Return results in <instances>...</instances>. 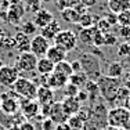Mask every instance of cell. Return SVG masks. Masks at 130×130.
<instances>
[{"label":"cell","mask_w":130,"mask_h":130,"mask_svg":"<svg viewBox=\"0 0 130 130\" xmlns=\"http://www.w3.org/2000/svg\"><path fill=\"white\" fill-rule=\"evenodd\" d=\"M80 67H82V72L86 75V78L91 82H97L98 79L103 76L101 73V65L98 57H95L91 53H83L79 58Z\"/></svg>","instance_id":"6da1fadb"},{"label":"cell","mask_w":130,"mask_h":130,"mask_svg":"<svg viewBox=\"0 0 130 130\" xmlns=\"http://www.w3.org/2000/svg\"><path fill=\"white\" fill-rule=\"evenodd\" d=\"M107 122L109 127H127L130 123V111L122 105L112 108L107 113Z\"/></svg>","instance_id":"7a4b0ae2"},{"label":"cell","mask_w":130,"mask_h":130,"mask_svg":"<svg viewBox=\"0 0 130 130\" xmlns=\"http://www.w3.org/2000/svg\"><path fill=\"white\" fill-rule=\"evenodd\" d=\"M13 91L18 97H22L25 100H36V93H38V85L32 82L29 78L20 76L18 80L14 83Z\"/></svg>","instance_id":"3957f363"},{"label":"cell","mask_w":130,"mask_h":130,"mask_svg":"<svg viewBox=\"0 0 130 130\" xmlns=\"http://www.w3.org/2000/svg\"><path fill=\"white\" fill-rule=\"evenodd\" d=\"M53 42H54V44L57 46V47H60V48H62L64 51L69 53L76 47V44H78V35L71 29H62L54 38Z\"/></svg>","instance_id":"277c9868"},{"label":"cell","mask_w":130,"mask_h":130,"mask_svg":"<svg viewBox=\"0 0 130 130\" xmlns=\"http://www.w3.org/2000/svg\"><path fill=\"white\" fill-rule=\"evenodd\" d=\"M95 83H97L98 90H100V93L103 94L104 98H107V100H115L116 98V93L119 90V85H120L119 79L101 76Z\"/></svg>","instance_id":"5b68a950"},{"label":"cell","mask_w":130,"mask_h":130,"mask_svg":"<svg viewBox=\"0 0 130 130\" xmlns=\"http://www.w3.org/2000/svg\"><path fill=\"white\" fill-rule=\"evenodd\" d=\"M36 64H38V57L33 55L30 51H28V53H21V54H18L14 67L18 69L20 73L21 72L32 73L36 71Z\"/></svg>","instance_id":"8992f818"},{"label":"cell","mask_w":130,"mask_h":130,"mask_svg":"<svg viewBox=\"0 0 130 130\" xmlns=\"http://www.w3.org/2000/svg\"><path fill=\"white\" fill-rule=\"evenodd\" d=\"M21 73L14 65H2L0 67V86L3 87H13L18 80Z\"/></svg>","instance_id":"52a82bcc"},{"label":"cell","mask_w":130,"mask_h":130,"mask_svg":"<svg viewBox=\"0 0 130 130\" xmlns=\"http://www.w3.org/2000/svg\"><path fill=\"white\" fill-rule=\"evenodd\" d=\"M50 46H51L50 42L47 39H44L42 35H35L33 38H30V53L33 55H36L38 58L46 57Z\"/></svg>","instance_id":"ba28073f"},{"label":"cell","mask_w":130,"mask_h":130,"mask_svg":"<svg viewBox=\"0 0 130 130\" xmlns=\"http://www.w3.org/2000/svg\"><path fill=\"white\" fill-rule=\"evenodd\" d=\"M0 109L6 113L7 116H13L18 112L20 109V103H18V98L10 97V95H0Z\"/></svg>","instance_id":"9c48e42d"},{"label":"cell","mask_w":130,"mask_h":130,"mask_svg":"<svg viewBox=\"0 0 130 130\" xmlns=\"http://www.w3.org/2000/svg\"><path fill=\"white\" fill-rule=\"evenodd\" d=\"M44 79L46 80H44V83H43L42 86H47V87L51 89V90H60V89H64L65 86H67L68 80H69V78L62 76V75H60V73H55V72L50 73V75L46 76Z\"/></svg>","instance_id":"30bf717a"},{"label":"cell","mask_w":130,"mask_h":130,"mask_svg":"<svg viewBox=\"0 0 130 130\" xmlns=\"http://www.w3.org/2000/svg\"><path fill=\"white\" fill-rule=\"evenodd\" d=\"M53 20H54V15H53L47 8H39V10H36V13L33 14L32 22L35 24V26L38 28V29H42V28H44L46 25H48Z\"/></svg>","instance_id":"8fae6325"},{"label":"cell","mask_w":130,"mask_h":130,"mask_svg":"<svg viewBox=\"0 0 130 130\" xmlns=\"http://www.w3.org/2000/svg\"><path fill=\"white\" fill-rule=\"evenodd\" d=\"M48 119L53 120L54 125H64L68 122L69 118L67 116V113L64 112L61 103H54L50 107V112H48Z\"/></svg>","instance_id":"7c38bea8"},{"label":"cell","mask_w":130,"mask_h":130,"mask_svg":"<svg viewBox=\"0 0 130 130\" xmlns=\"http://www.w3.org/2000/svg\"><path fill=\"white\" fill-rule=\"evenodd\" d=\"M61 107H62L64 112L67 113L68 118L78 115V112L82 108V104L78 101L76 97H65L62 101H61Z\"/></svg>","instance_id":"4fadbf2b"},{"label":"cell","mask_w":130,"mask_h":130,"mask_svg":"<svg viewBox=\"0 0 130 130\" xmlns=\"http://www.w3.org/2000/svg\"><path fill=\"white\" fill-rule=\"evenodd\" d=\"M36 101L39 103L40 107L54 104V91L50 87H47V86H38Z\"/></svg>","instance_id":"5bb4252c"},{"label":"cell","mask_w":130,"mask_h":130,"mask_svg":"<svg viewBox=\"0 0 130 130\" xmlns=\"http://www.w3.org/2000/svg\"><path fill=\"white\" fill-rule=\"evenodd\" d=\"M13 47L18 53H28L30 51V38L26 35H24L22 32L15 33L14 39H13Z\"/></svg>","instance_id":"9a60e30c"},{"label":"cell","mask_w":130,"mask_h":130,"mask_svg":"<svg viewBox=\"0 0 130 130\" xmlns=\"http://www.w3.org/2000/svg\"><path fill=\"white\" fill-rule=\"evenodd\" d=\"M40 112V105L36 100H22V116L25 119H32Z\"/></svg>","instance_id":"2e32d148"},{"label":"cell","mask_w":130,"mask_h":130,"mask_svg":"<svg viewBox=\"0 0 130 130\" xmlns=\"http://www.w3.org/2000/svg\"><path fill=\"white\" fill-rule=\"evenodd\" d=\"M61 30H62V29H61L60 22H58L57 20H53L48 25H46L44 28H42V29H40L39 35H42L44 39H47L48 42H50V40H54V38L61 32Z\"/></svg>","instance_id":"e0dca14e"},{"label":"cell","mask_w":130,"mask_h":130,"mask_svg":"<svg viewBox=\"0 0 130 130\" xmlns=\"http://www.w3.org/2000/svg\"><path fill=\"white\" fill-rule=\"evenodd\" d=\"M10 2H11V6L8 8V20H10V22L17 24L24 15L22 2H20V0H10Z\"/></svg>","instance_id":"ac0fdd59"},{"label":"cell","mask_w":130,"mask_h":130,"mask_svg":"<svg viewBox=\"0 0 130 130\" xmlns=\"http://www.w3.org/2000/svg\"><path fill=\"white\" fill-rule=\"evenodd\" d=\"M67 55H68L67 51H64L62 48H60V47H57L55 44H53V46H50V48L47 50L46 58H48V60L55 65V64L62 62V61H67Z\"/></svg>","instance_id":"d6986e66"},{"label":"cell","mask_w":130,"mask_h":130,"mask_svg":"<svg viewBox=\"0 0 130 130\" xmlns=\"http://www.w3.org/2000/svg\"><path fill=\"white\" fill-rule=\"evenodd\" d=\"M54 71V64L51 62L48 58L42 57L38 58V64H36V72L42 76H48Z\"/></svg>","instance_id":"ffe728a7"},{"label":"cell","mask_w":130,"mask_h":130,"mask_svg":"<svg viewBox=\"0 0 130 130\" xmlns=\"http://www.w3.org/2000/svg\"><path fill=\"white\" fill-rule=\"evenodd\" d=\"M108 8L111 14H119L122 11L130 10V0H108Z\"/></svg>","instance_id":"44dd1931"},{"label":"cell","mask_w":130,"mask_h":130,"mask_svg":"<svg viewBox=\"0 0 130 130\" xmlns=\"http://www.w3.org/2000/svg\"><path fill=\"white\" fill-rule=\"evenodd\" d=\"M97 33H98V29L94 25L91 28L82 29V30H80V33H79V36H78V39H80L83 43H86V44H93V43H94V38H95Z\"/></svg>","instance_id":"7402d4cb"},{"label":"cell","mask_w":130,"mask_h":130,"mask_svg":"<svg viewBox=\"0 0 130 130\" xmlns=\"http://www.w3.org/2000/svg\"><path fill=\"white\" fill-rule=\"evenodd\" d=\"M80 17V13L76 8H67V10L61 11V18L68 24H78Z\"/></svg>","instance_id":"603a6c76"},{"label":"cell","mask_w":130,"mask_h":130,"mask_svg":"<svg viewBox=\"0 0 130 130\" xmlns=\"http://www.w3.org/2000/svg\"><path fill=\"white\" fill-rule=\"evenodd\" d=\"M107 76L112 79H120L123 76V67L120 62H111L107 69Z\"/></svg>","instance_id":"cb8c5ba5"},{"label":"cell","mask_w":130,"mask_h":130,"mask_svg":"<svg viewBox=\"0 0 130 130\" xmlns=\"http://www.w3.org/2000/svg\"><path fill=\"white\" fill-rule=\"evenodd\" d=\"M53 72L60 73V75L67 76V78H71V75L73 73V71H72V67H71V62H68V61H62V62L54 65V71H53Z\"/></svg>","instance_id":"d4e9b609"},{"label":"cell","mask_w":130,"mask_h":130,"mask_svg":"<svg viewBox=\"0 0 130 130\" xmlns=\"http://www.w3.org/2000/svg\"><path fill=\"white\" fill-rule=\"evenodd\" d=\"M87 78H86V75L83 72H78V73H72L71 75V78L68 82L71 83V85H73V86H76V87H83V86L87 83Z\"/></svg>","instance_id":"484cf974"},{"label":"cell","mask_w":130,"mask_h":130,"mask_svg":"<svg viewBox=\"0 0 130 130\" xmlns=\"http://www.w3.org/2000/svg\"><path fill=\"white\" fill-rule=\"evenodd\" d=\"M83 3L85 2H80V0H57V7L60 11H62L67 8H78Z\"/></svg>","instance_id":"4316f807"},{"label":"cell","mask_w":130,"mask_h":130,"mask_svg":"<svg viewBox=\"0 0 130 130\" xmlns=\"http://www.w3.org/2000/svg\"><path fill=\"white\" fill-rule=\"evenodd\" d=\"M78 24H79L80 26H82V29H86V28H91V26H94V17H93V15L89 13V11H86V13L80 14Z\"/></svg>","instance_id":"83f0119b"},{"label":"cell","mask_w":130,"mask_h":130,"mask_svg":"<svg viewBox=\"0 0 130 130\" xmlns=\"http://www.w3.org/2000/svg\"><path fill=\"white\" fill-rule=\"evenodd\" d=\"M68 130H85V122L80 120L78 116H71L67 122Z\"/></svg>","instance_id":"f1b7e54d"},{"label":"cell","mask_w":130,"mask_h":130,"mask_svg":"<svg viewBox=\"0 0 130 130\" xmlns=\"http://www.w3.org/2000/svg\"><path fill=\"white\" fill-rule=\"evenodd\" d=\"M36 30H38V28L35 26V24L32 22V21H26V22L21 24V32L24 33V35L26 36H32V35H36Z\"/></svg>","instance_id":"f546056e"},{"label":"cell","mask_w":130,"mask_h":130,"mask_svg":"<svg viewBox=\"0 0 130 130\" xmlns=\"http://www.w3.org/2000/svg\"><path fill=\"white\" fill-rule=\"evenodd\" d=\"M116 22L120 26H130V10L116 14Z\"/></svg>","instance_id":"4dcf8cb0"},{"label":"cell","mask_w":130,"mask_h":130,"mask_svg":"<svg viewBox=\"0 0 130 130\" xmlns=\"http://www.w3.org/2000/svg\"><path fill=\"white\" fill-rule=\"evenodd\" d=\"M62 91H64L65 97H76V95H78V93L80 91V89L76 87V86H73V85H71V83L68 82L67 86L62 89Z\"/></svg>","instance_id":"1f68e13d"},{"label":"cell","mask_w":130,"mask_h":130,"mask_svg":"<svg viewBox=\"0 0 130 130\" xmlns=\"http://www.w3.org/2000/svg\"><path fill=\"white\" fill-rule=\"evenodd\" d=\"M118 54L120 57H130V43H123L118 48Z\"/></svg>","instance_id":"d6a6232c"},{"label":"cell","mask_w":130,"mask_h":130,"mask_svg":"<svg viewBox=\"0 0 130 130\" xmlns=\"http://www.w3.org/2000/svg\"><path fill=\"white\" fill-rule=\"evenodd\" d=\"M18 127H20V130H36L35 129V123L30 122V120H24L22 123L18 125Z\"/></svg>","instance_id":"836d02e7"},{"label":"cell","mask_w":130,"mask_h":130,"mask_svg":"<svg viewBox=\"0 0 130 130\" xmlns=\"http://www.w3.org/2000/svg\"><path fill=\"white\" fill-rule=\"evenodd\" d=\"M116 43V38L113 35H111V33H104V44H107V46H112V44H115Z\"/></svg>","instance_id":"e575fe53"},{"label":"cell","mask_w":130,"mask_h":130,"mask_svg":"<svg viewBox=\"0 0 130 130\" xmlns=\"http://www.w3.org/2000/svg\"><path fill=\"white\" fill-rule=\"evenodd\" d=\"M119 36H120V38H123L125 40H129L130 39V26H120Z\"/></svg>","instance_id":"d590c367"},{"label":"cell","mask_w":130,"mask_h":130,"mask_svg":"<svg viewBox=\"0 0 130 130\" xmlns=\"http://www.w3.org/2000/svg\"><path fill=\"white\" fill-rule=\"evenodd\" d=\"M42 127H43V130H54L55 129V125L53 123L51 119L46 118V119L43 120V123H42Z\"/></svg>","instance_id":"8d00e7d4"},{"label":"cell","mask_w":130,"mask_h":130,"mask_svg":"<svg viewBox=\"0 0 130 130\" xmlns=\"http://www.w3.org/2000/svg\"><path fill=\"white\" fill-rule=\"evenodd\" d=\"M76 98H78V101H79L80 104L85 103V101H87V100H89L87 91H86V90H80V91L78 93V95H76Z\"/></svg>","instance_id":"74e56055"},{"label":"cell","mask_w":130,"mask_h":130,"mask_svg":"<svg viewBox=\"0 0 130 130\" xmlns=\"http://www.w3.org/2000/svg\"><path fill=\"white\" fill-rule=\"evenodd\" d=\"M71 67H72L73 73L82 72V67H80V62H79V61H72V62H71Z\"/></svg>","instance_id":"f35d334b"},{"label":"cell","mask_w":130,"mask_h":130,"mask_svg":"<svg viewBox=\"0 0 130 130\" xmlns=\"http://www.w3.org/2000/svg\"><path fill=\"white\" fill-rule=\"evenodd\" d=\"M125 85L127 86V87H130V73L127 76H126V79H125Z\"/></svg>","instance_id":"ab89813d"},{"label":"cell","mask_w":130,"mask_h":130,"mask_svg":"<svg viewBox=\"0 0 130 130\" xmlns=\"http://www.w3.org/2000/svg\"><path fill=\"white\" fill-rule=\"evenodd\" d=\"M6 130H20V127L18 126H10V127H7Z\"/></svg>","instance_id":"60d3db41"},{"label":"cell","mask_w":130,"mask_h":130,"mask_svg":"<svg viewBox=\"0 0 130 130\" xmlns=\"http://www.w3.org/2000/svg\"><path fill=\"white\" fill-rule=\"evenodd\" d=\"M108 130H125V129H120V127H109V126H108Z\"/></svg>","instance_id":"b9f144b4"},{"label":"cell","mask_w":130,"mask_h":130,"mask_svg":"<svg viewBox=\"0 0 130 130\" xmlns=\"http://www.w3.org/2000/svg\"><path fill=\"white\" fill-rule=\"evenodd\" d=\"M98 130H108V127H100Z\"/></svg>","instance_id":"7bdbcfd3"},{"label":"cell","mask_w":130,"mask_h":130,"mask_svg":"<svg viewBox=\"0 0 130 130\" xmlns=\"http://www.w3.org/2000/svg\"><path fill=\"white\" fill-rule=\"evenodd\" d=\"M0 95H2V90H0Z\"/></svg>","instance_id":"ee69618b"}]
</instances>
